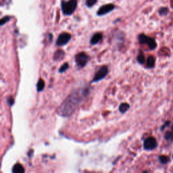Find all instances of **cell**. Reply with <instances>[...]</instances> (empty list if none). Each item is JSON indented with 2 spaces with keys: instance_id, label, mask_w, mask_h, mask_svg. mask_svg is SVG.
<instances>
[{
  "instance_id": "obj_21",
  "label": "cell",
  "mask_w": 173,
  "mask_h": 173,
  "mask_svg": "<svg viewBox=\"0 0 173 173\" xmlns=\"http://www.w3.org/2000/svg\"><path fill=\"white\" fill-rule=\"evenodd\" d=\"M159 12L161 15L163 14H166V13L168 12V10L166 8V7H163V8H161L159 11Z\"/></svg>"
},
{
  "instance_id": "obj_4",
  "label": "cell",
  "mask_w": 173,
  "mask_h": 173,
  "mask_svg": "<svg viewBox=\"0 0 173 173\" xmlns=\"http://www.w3.org/2000/svg\"><path fill=\"white\" fill-rule=\"evenodd\" d=\"M75 61L78 67L83 68L87 65L88 62L89 61V57L84 52H80L76 55Z\"/></svg>"
},
{
  "instance_id": "obj_17",
  "label": "cell",
  "mask_w": 173,
  "mask_h": 173,
  "mask_svg": "<svg viewBox=\"0 0 173 173\" xmlns=\"http://www.w3.org/2000/svg\"><path fill=\"white\" fill-rule=\"evenodd\" d=\"M97 1L98 0H86V6L88 7H91L95 4Z\"/></svg>"
},
{
  "instance_id": "obj_16",
  "label": "cell",
  "mask_w": 173,
  "mask_h": 173,
  "mask_svg": "<svg viewBox=\"0 0 173 173\" xmlns=\"http://www.w3.org/2000/svg\"><path fill=\"white\" fill-rule=\"evenodd\" d=\"M68 68H69V65H68V63H64L63 65L60 68L59 72H60V73H62V72H65Z\"/></svg>"
},
{
  "instance_id": "obj_19",
  "label": "cell",
  "mask_w": 173,
  "mask_h": 173,
  "mask_svg": "<svg viewBox=\"0 0 173 173\" xmlns=\"http://www.w3.org/2000/svg\"><path fill=\"white\" fill-rule=\"evenodd\" d=\"M159 160L160 161V162L164 164H166L168 162V158H167L166 156H161L159 157Z\"/></svg>"
},
{
  "instance_id": "obj_7",
  "label": "cell",
  "mask_w": 173,
  "mask_h": 173,
  "mask_svg": "<svg viewBox=\"0 0 173 173\" xmlns=\"http://www.w3.org/2000/svg\"><path fill=\"white\" fill-rule=\"evenodd\" d=\"M108 70L107 66H102L99 68V70L96 72V74L94 76V78L92 80V82L95 83V82H98L100 80H102L103 79H104L106 77V76L108 74Z\"/></svg>"
},
{
  "instance_id": "obj_13",
  "label": "cell",
  "mask_w": 173,
  "mask_h": 173,
  "mask_svg": "<svg viewBox=\"0 0 173 173\" xmlns=\"http://www.w3.org/2000/svg\"><path fill=\"white\" fill-rule=\"evenodd\" d=\"M155 65V59L153 56H149L147 60V66L150 68H154Z\"/></svg>"
},
{
  "instance_id": "obj_9",
  "label": "cell",
  "mask_w": 173,
  "mask_h": 173,
  "mask_svg": "<svg viewBox=\"0 0 173 173\" xmlns=\"http://www.w3.org/2000/svg\"><path fill=\"white\" fill-rule=\"evenodd\" d=\"M103 35L101 33H95L90 40V43L91 45H95V44L98 43L102 39Z\"/></svg>"
},
{
  "instance_id": "obj_6",
  "label": "cell",
  "mask_w": 173,
  "mask_h": 173,
  "mask_svg": "<svg viewBox=\"0 0 173 173\" xmlns=\"http://www.w3.org/2000/svg\"><path fill=\"white\" fill-rule=\"evenodd\" d=\"M71 39V35L68 33H62L60 34L56 41V45L58 46H62L66 45Z\"/></svg>"
},
{
  "instance_id": "obj_23",
  "label": "cell",
  "mask_w": 173,
  "mask_h": 173,
  "mask_svg": "<svg viewBox=\"0 0 173 173\" xmlns=\"http://www.w3.org/2000/svg\"><path fill=\"white\" fill-rule=\"evenodd\" d=\"M172 158H173V156H172Z\"/></svg>"
},
{
  "instance_id": "obj_22",
  "label": "cell",
  "mask_w": 173,
  "mask_h": 173,
  "mask_svg": "<svg viewBox=\"0 0 173 173\" xmlns=\"http://www.w3.org/2000/svg\"><path fill=\"white\" fill-rule=\"evenodd\" d=\"M172 130H173V127H172Z\"/></svg>"
},
{
  "instance_id": "obj_5",
  "label": "cell",
  "mask_w": 173,
  "mask_h": 173,
  "mask_svg": "<svg viewBox=\"0 0 173 173\" xmlns=\"http://www.w3.org/2000/svg\"><path fill=\"white\" fill-rule=\"evenodd\" d=\"M156 147H157L156 139L154 137H148L144 141L143 147L146 150H147V151L153 150H154V149H156Z\"/></svg>"
},
{
  "instance_id": "obj_8",
  "label": "cell",
  "mask_w": 173,
  "mask_h": 173,
  "mask_svg": "<svg viewBox=\"0 0 173 173\" xmlns=\"http://www.w3.org/2000/svg\"><path fill=\"white\" fill-rule=\"evenodd\" d=\"M115 8V6L112 3H109V4H106L102 6L99 7V9L97 12V15L101 17V16L106 15L108 13L111 12L112 10H114Z\"/></svg>"
},
{
  "instance_id": "obj_20",
  "label": "cell",
  "mask_w": 173,
  "mask_h": 173,
  "mask_svg": "<svg viewBox=\"0 0 173 173\" xmlns=\"http://www.w3.org/2000/svg\"><path fill=\"white\" fill-rule=\"evenodd\" d=\"M7 102L8 103L9 106H12L14 103V99L12 97H9L7 99Z\"/></svg>"
},
{
  "instance_id": "obj_1",
  "label": "cell",
  "mask_w": 173,
  "mask_h": 173,
  "mask_svg": "<svg viewBox=\"0 0 173 173\" xmlns=\"http://www.w3.org/2000/svg\"><path fill=\"white\" fill-rule=\"evenodd\" d=\"M87 93V90L86 89H80L71 94L58 108V114L64 117L70 116L81 103L83 99L86 97Z\"/></svg>"
},
{
  "instance_id": "obj_11",
  "label": "cell",
  "mask_w": 173,
  "mask_h": 173,
  "mask_svg": "<svg viewBox=\"0 0 173 173\" xmlns=\"http://www.w3.org/2000/svg\"><path fill=\"white\" fill-rule=\"evenodd\" d=\"M130 106L127 103H123L119 106V110L121 113H125V112L129 109Z\"/></svg>"
},
{
  "instance_id": "obj_2",
  "label": "cell",
  "mask_w": 173,
  "mask_h": 173,
  "mask_svg": "<svg viewBox=\"0 0 173 173\" xmlns=\"http://www.w3.org/2000/svg\"><path fill=\"white\" fill-rule=\"evenodd\" d=\"M78 5V0H68L61 2V8L64 15L70 16L74 12Z\"/></svg>"
},
{
  "instance_id": "obj_18",
  "label": "cell",
  "mask_w": 173,
  "mask_h": 173,
  "mask_svg": "<svg viewBox=\"0 0 173 173\" xmlns=\"http://www.w3.org/2000/svg\"><path fill=\"white\" fill-rule=\"evenodd\" d=\"M10 19H11L10 17H8V16L4 17L1 19V22H0V25H1V26H3V25H5L6 22H8Z\"/></svg>"
},
{
  "instance_id": "obj_3",
  "label": "cell",
  "mask_w": 173,
  "mask_h": 173,
  "mask_svg": "<svg viewBox=\"0 0 173 173\" xmlns=\"http://www.w3.org/2000/svg\"><path fill=\"white\" fill-rule=\"evenodd\" d=\"M139 41L142 44H147L150 50H154L157 47V44L155 40L151 37H149L144 34H141L139 35Z\"/></svg>"
},
{
  "instance_id": "obj_12",
  "label": "cell",
  "mask_w": 173,
  "mask_h": 173,
  "mask_svg": "<svg viewBox=\"0 0 173 173\" xmlns=\"http://www.w3.org/2000/svg\"><path fill=\"white\" fill-rule=\"evenodd\" d=\"M64 52L62 50H58L57 51L55 52L54 54V59L55 60H62L64 58Z\"/></svg>"
},
{
  "instance_id": "obj_14",
  "label": "cell",
  "mask_w": 173,
  "mask_h": 173,
  "mask_svg": "<svg viewBox=\"0 0 173 173\" xmlns=\"http://www.w3.org/2000/svg\"><path fill=\"white\" fill-rule=\"evenodd\" d=\"M45 87V82L42 79H39L37 84V90L38 92H41L44 89Z\"/></svg>"
},
{
  "instance_id": "obj_15",
  "label": "cell",
  "mask_w": 173,
  "mask_h": 173,
  "mask_svg": "<svg viewBox=\"0 0 173 173\" xmlns=\"http://www.w3.org/2000/svg\"><path fill=\"white\" fill-rule=\"evenodd\" d=\"M137 59L138 62L141 64H143L145 63V62H146V58H145V55L142 52H140Z\"/></svg>"
},
{
  "instance_id": "obj_10",
  "label": "cell",
  "mask_w": 173,
  "mask_h": 173,
  "mask_svg": "<svg viewBox=\"0 0 173 173\" xmlns=\"http://www.w3.org/2000/svg\"><path fill=\"white\" fill-rule=\"evenodd\" d=\"M25 171V168L21 164H15L12 168V171L13 173H23Z\"/></svg>"
}]
</instances>
